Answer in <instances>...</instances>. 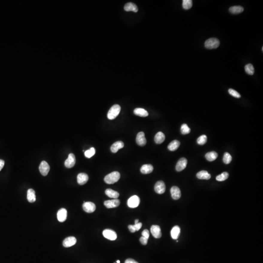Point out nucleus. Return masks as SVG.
<instances>
[{"instance_id":"1","label":"nucleus","mask_w":263,"mask_h":263,"mask_svg":"<svg viewBox=\"0 0 263 263\" xmlns=\"http://www.w3.org/2000/svg\"><path fill=\"white\" fill-rule=\"evenodd\" d=\"M121 177V174L118 171H113L105 177L104 180L106 183L112 184L118 182Z\"/></svg>"},{"instance_id":"2","label":"nucleus","mask_w":263,"mask_h":263,"mask_svg":"<svg viewBox=\"0 0 263 263\" xmlns=\"http://www.w3.org/2000/svg\"><path fill=\"white\" fill-rule=\"evenodd\" d=\"M121 107L119 105L115 104L113 105L107 114V118L110 120H113L118 117L121 112Z\"/></svg>"},{"instance_id":"3","label":"nucleus","mask_w":263,"mask_h":263,"mask_svg":"<svg viewBox=\"0 0 263 263\" xmlns=\"http://www.w3.org/2000/svg\"><path fill=\"white\" fill-rule=\"evenodd\" d=\"M220 41L216 38H209L205 42V47L209 49H216L219 46Z\"/></svg>"},{"instance_id":"4","label":"nucleus","mask_w":263,"mask_h":263,"mask_svg":"<svg viewBox=\"0 0 263 263\" xmlns=\"http://www.w3.org/2000/svg\"><path fill=\"white\" fill-rule=\"evenodd\" d=\"M140 204V199L137 195H134L130 198L127 201V205L131 208H135Z\"/></svg>"},{"instance_id":"5","label":"nucleus","mask_w":263,"mask_h":263,"mask_svg":"<svg viewBox=\"0 0 263 263\" xmlns=\"http://www.w3.org/2000/svg\"><path fill=\"white\" fill-rule=\"evenodd\" d=\"M103 235L108 239L114 241L117 239V234L115 231L110 229H105L103 232Z\"/></svg>"},{"instance_id":"6","label":"nucleus","mask_w":263,"mask_h":263,"mask_svg":"<svg viewBox=\"0 0 263 263\" xmlns=\"http://www.w3.org/2000/svg\"><path fill=\"white\" fill-rule=\"evenodd\" d=\"M83 209L87 213H92L96 210V205L91 202H84L83 205Z\"/></svg>"},{"instance_id":"7","label":"nucleus","mask_w":263,"mask_h":263,"mask_svg":"<svg viewBox=\"0 0 263 263\" xmlns=\"http://www.w3.org/2000/svg\"><path fill=\"white\" fill-rule=\"evenodd\" d=\"M39 170L42 175L46 176L50 171V166L46 161H42L39 165Z\"/></svg>"},{"instance_id":"8","label":"nucleus","mask_w":263,"mask_h":263,"mask_svg":"<svg viewBox=\"0 0 263 263\" xmlns=\"http://www.w3.org/2000/svg\"><path fill=\"white\" fill-rule=\"evenodd\" d=\"M166 190V186L162 181H159L156 183L155 186V191L157 194H163Z\"/></svg>"},{"instance_id":"9","label":"nucleus","mask_w":263,"mask_h":263,"mask_svg":"<svg viewBox=\"0 0 263 263\" xmlns=\"http://www.w3.org/2000/svg\"><path fill=\"white\" fill-rule=\"evenodd\" d=\"M187 160L184 157L181 158L177 163L175 167L176 170L177 171H181L186 168L187 165Z\"/></svg>"},{"instance_id":"10","label":"nucleus","mask_w":263,"mask_h":263,"mask_svg":"<svg viewBox=\"0 0 263 263\" xmlns=\"http://www.w3.org/2000/svg\"><path fill=\"white\" fill-rule=\"evenodd\" d=\"M76 163V157L73 153H70L68 156V158L66 160L64 165L66 167L68 168H71L73 167Z\"/></svg>"},{"instance_id":"11","label":"nucleus","mask_w":263,"mask_h":263,"mask_svg":"<svg viewBox=\"0 0 263 263\" xmlns=\"http://www.w3.org/2000/svg\"><path fill=\"white\" fill-rule=\"evenodd\" d=\"M120 201L119 199H115L105 201L104 202L105 206L108 209L114 208L118 207L120 205Z\"/></svg>"},{"instance_id":"12","label":"nucleus","mask_w":263,"mask_h":263,"mask_svg":"<svg viewBox=\"0 0 263 263\" xmlns=\"http://www.w3.org/2000/svg\"><path fill=\"white\" fill-rule=\"evenodd\" d=\"M136 143L140 146H144L146 144V139L145 137V134L143 132L139 133L136 138Z\"/></svg>"},{"instance_id":"13","label":"nucleus","mask_w":263,"mask_h":263,"mask_svg":"<svg viewBox=\"0 0 263 263\" xmlns=\"http://www.w3.org/2000/svg\"><path fill=\"white\" fill-rule=\"evenodd\" d=\"M67 210L64 208L59 209L57 213V218L58 221L60 222H63L67 218Z\"/></svg>"},{"instance_id":"14","label":"nucleus","mask_w":263,"mask_h":263,"mask_svg":"<svg viewBox=\"0 0 263 263\" xmlns=\"http://www.w3.org/2000/svg\"><path fill=\"white\" fill-rule=\"evenodd\" d=\"M77 243V239L75 237L70 236L67 237L63 241V246L64 247H69L73 246Z\"/></svg>"},{"instance_id":"15","label":"nucleus","mask_w":263,"mask_h":263,"mask_svg":"<svg viewBox=\"0 0 263 263\" xmlns=\"http://www.w3.org/2000/svg\"><path fill=\"white\" fill-rule=\"evenodd\" d=\"M171 197L174 200H178L181 196L180 190L177 186H173L171 188Z\"/></svg>"},{"instance_id":"16","label":"nucleus","mask_w":263,"mask_h":263,"mask_svg":"<svg viewBox=\"0 0 263 263\" xmlns=\"http://www.w3.org/2000/svg\"><path fill=\"white\" fill-rule=\"evenodd\" d=\"M150 232L153 237L156 238H160L162 236L161 229L159 226L153 225L150 228Z\"/></svg>"},{"instance_id":"17","label":"nucleus","mask_w":263,"mask_h":263,"mask_svg":"<svg viewBox=\"0 0 263 263\" xmlns=\"http://www.w3.org/2000/svg\"><path fill=\"white\" fill-rule=\"evenodd\" d=\"M89 180L88 175L85 173H80L77 177V181L79 184L83 185L87 182Z\"/></svg>"},{"instance_id":"18","label":"nucleus","mask_w":263,"mask_h":263,"mask_svg":"<svg viewBox=\"0 0 263 263\" xmlns=\"http://www.w3.org/2000/svg\"><path fill=\"white\" fill-rule=\"evenodd\" d=\"M124 146V143L121 141L115 142L111 147V150L113 153H115L118 152V150L123 148Z\"/></svg>"},{"instance_id":"19","label":"nucleus","mask_w":263,"mask_h":263,"mask_svg":"<svg viewBox=\"0 0 263 263\" xmlns=\"http://www.w3.org/2000/svg\"><path fill=\"white\" fill-rule=\"evenodd\" d=\"M196 177L199 180H208L211 178V175L206 171H201L196 174Z\"/></svg>"},{"instance_id":"20","label":"nucleus","mask_w":263,"mask_h":263,"mask_svg":"<svg viewBox=\"0 0 263 263\" xmlns=\"http://www.w3.org/2000/svg\"><path fill=\"white\" fill-rule=\"evenodd\" d=\"M180 233V228L178 226H174L171 232V238L173 239H177Z\"/></svg>"},{"instance_id":"21","label":"nucleus","mask_w":263,"mask_h":263,"mask_svg":"<svg viewBox=\"0 0 263 263\" xmlns=\"http://www.w3.org/2000/svg\"><path fill=\"white\" fill-rule=\"evenodd\" d=\"M153 168L150 164L143 165L140 169V171L143 174H149L153 171Z\"/></svg>"},{"instance_id":"22","label":"nucleus","mask_w":263,"mask_h":263,"mask_svg":"<svg viewBox=\"0 0 263 263\" xmlns=\"http://www.w3.org/2000/svg\"><path fill=\"white\" fill-rule=\"evenodd\" d=\"M124 9L126 11H133L137 12L138 11V7L135 4L133 3H128L125 5Z\"/></svg>"},{"instance_id":"23","label":"nucleus","mask_w":263,"mask_h":263,"mask_svg":"<svg viewBox=\"0 0 263 263\" xmlns=\"http://www.w3.org/2000/svg\"><path fill=\"white\" fill-rule=\"evenodd\" d=\"M27 199L30 203H33L36 200L35 191L33 189L30 188L28 191L27 194Z\"/></svg>"},{"instance_id":"24","label":"nucleus","mask_w":263,"mask_h":263,"mask_svg":"<svg viewBox=\"0 0 263 263\" xmlns=\"http://www.w3.org/2000/svg\"><path fill=\"white\" fill-rule=\"evenodd\" d=\"M134 113L136 115L142 117H146L149 115L148 112L146 110L140 108L135 109Z\"/></svg>"},{"instance_id":"25","label":"nucleus","mask_w":263,"mask_h":263,"mask_svg":"<svg viewBox=\"0 0 263 263\" xmlns=\"http://www.w3.org/2000/svg\"><path fill=\"white\" fill-rule=\"evenodd\" d=\"M165 136L161 132H159L155 136V142L156 144H161L165 140Z\"/></svg>"},{"instance_id":"26","label":"nucleus","mask_w":263,"mask_h":263,"mask_svg":"<svg viewBox=\"0 0 263 263\" xmlns=\"http://www.w3.org/2000/svg\"><path fill=\"white\" fill-rule=\"evenodd\" d=\"M180 145V143L178 140H173V142H171L169 144V145L168 146V148L171 151H174V150H177L179 148Z\"/></svg>"},{"instance_id":"27","label":"nucleus","mask_w":263,"mask_h":263,"mask_svg":"<svg viewBox=\"0 0 263 263\" xmlns=\"http://www.w3.org/2000/svg\"><path fill=\"white\" fill-rule=\"evenodd\" d=\"M105 194L109 197L115 198V199L118 198L119 197V195L118 192L115 191H114V190H112V189H110V188L106 189V191H105Z\"/></svg>"},{"instance_id":"28","label":"nucleus","mask_w":263,"mask_h":263,"mask_svg":"<svg viewBox=\"0 0 263 263\" xmlns=\"http://www.w3.org/2000/svg\"><path fill=\"white\" fill-rule=\"evenodd\" d=\"M218 157V154L217 153L214 151L212 152H209L208 153H206L205 155V157L206 159L208 161H214L215 160L217 159Z\"/></svg>"},{"instance_id":"29","label":"nucleus","mask_w":263,"mask_h":263,"mask_svg":"<svg viewBox=\"0 0 263 263\" xmlns=\"http://www.w3.org/2000/svg\"><path fill=\"white\" fill-rule=\"evenodd\" d=\"M244 9L241 6H233L229 8V11L233 14H237L243 12Z\"/></svg>"},{"instance_id":"30","label":"nucleus","mask_w":263,"mask_h":263,"mask_svg":"<svg viewBox=\"0 0 263 263\" xmlns=\"http://www.w3.org/2000/svg\"><path fill=\"white\" fill-rule=\"evenodd\" d=\"M245 71L247 74L253 75L254 73V68L253 66L250 63L247 64L245 66Z\"/></svg>"},{"instance_id":"31","label":"nucleus","mask_w":263,"mask_h":263,"mask_svg":"<svg viewBox=\"0 0 263 263\" xmlns=\"http://www.w3.org/2000/svg\"><path fill=\"white\" fill-rule=\"evenodd\" d=\"M192 6V1L191 0H183L182 3V7L185 10H188L191 8Z\"/></svg>"},{"instance_id":"32","label":"nucleus","mask_w":263,"mask_h":263,"mask_svg":"<svg viewBox=\"0 0 263 263\" xmlns=\"http://www.w3.org/2000/svg\"><path fill=\"white\" fill-rule=\"evenodd\" d=\"M229 177V174L227 172H224L220 175L217 176L216 177V180L218 181H223L228 179Z\"/></svg>"},{"instance_id":"33","label":"nucleus","mask_w":263,"mask_h":263,"mask_svg":"<svg viewBox=\"0 0 263 263\" xmlns=\"http://www.w3.org/2000/svg\"><path fill=\"white\" fill-rule=\"evenodd\" d=\"M191 132V129L186 124H183L181 127V133L182 135H187Z\"/></svg>"},{"instance_id":"34","label":"nucleus","mask_w":263,"mask_h":263,"mask_svg":"<svg viewBox=\"0 0 263 263\" xmlns=\"http://www.w3.org/2000/svg\"><path fill=\"white\" fill-rule=\"evenodd\" d=\"M95 153H96V150H95V148L92 147L90 149L88 150L85 151V153H84V155H85V157L89 159V158H91L93 156H94Z\"/></svg>"},{"instance_id":"35","label":"nucleus","mask_w":263,"mask_h":263,"mask_svg":"<svg viewBox=\"0 0 263 263\" xmlns=\"http://www.w3.org/2000/svg\"><path fill=\"white\" fill-rule=\"evenodd\" d=\"M207 142V137L206 135H203L199 136L197 139V142L198 144L200 145H204Z\"/></svg>"},{"instance_id":"36","label":"nucleus","mask_w":263,"mask_h":263,"mask_svg":"<svg viewBox=\"0 0 263 263\" xmlns=\"http://www.w3.org/2000/svg\"><path fill=\"white\" fill-rule=\"evenodd\" d=\"M223 160L224 163L226 164L230 163L232 160V156L229 153L226 152V153H224Z\"/></svg>"},{"instance_id":"37","label":"nucleus","mask_w":263,"mask_h":263,"mask_svg":"<svg viewBox=\"0 0 263 263\" xmlns=\"http://www.w3.org/2000/svg\"><path fill=\"white\" fill-rule=\"evenodd\" d=\"M229 93L230 95L235 97L236 98H241V95H240L239 93L237 92L236 91L234 90V89H229Z\"/></svg>"},{"instance_id":"38","label":"nucleus","mask_w":263,"mask_h":263,"mask_svg":"<svg viewBox=\"0 0 263 263\" xmlns=\"http://www.w3.org/2000/svg\"><path fill=\"white\" fill-rule=\"evenodd\" d=\"M142 235L143 237H145V238H147V239H148L149 238L150 236L149 230L148 229H144L143 231L142 232Z\"/></svg>"},{"instance_id":"39","label":"nucleus","mask_w":263,"mask_h":263,"mask_svg":"<svg viewBox=\"0 0 263 263\" xmlns=\"http://www.w3.org/2000/svg\"><path fill=\"white\" fill-rule=\"evenodd\" d=\"M148 239L142 236L140 238V242L143 245H146L147 244V243H148Z\"/></svg>"},{"instance_id":"40","label":"nucleus","mask_w":263,"mask_h":263,"mask_svg":"<svg viewBox=\"0 0 263 263\" xmlns=\"http://www.w3.org/2000/svg\"><path fill=\"white\" fill-rule=\"evenodd\" d=\"M142 223L139 222L137 224H135L134 226L136 231H139L142 228Z\"/></svg>"},{"instance_id":"41","label":"nucleus","mask_w":263,"mask_h":263,"mask_svg":"<svg viewBox=\"0 0 263 263\" xmlns=\"http://www.w3.org/2000/svg\"><path fill=\"white\" fill-rule=\"evenodd\" d=\"M128 228L129 229L130 231L131 232H132V233H134V232H136V230L135 229L134 225H129Z\"/></svg>"},{"instance_id":"42","label":"nucleus","mask_w":263,"mask_h":263,"mask_svg":"<svg viewBox=\"0 0 263 263\" xmlns=\"http://www.w3.org/2000/svg\"><path fill=\"white\" fill-rule=\"evenodd\" d=\"M125 263H139L136 262V261L134 260L133 259H128L125 261Z\"/></svg>"},{"instance_id":"43","label":"nucleus","mask_w":263,"mask_h":263,"mask_svg":"<svg viewBox=\"0 0 263 263\" xmlns=\"http://www.w3.org/2000/svg\"><path fill=\"white\" fill-rule=\"evenodd\" d=\"M4 161L2 159H0V171L2 170L3 167L4 166Z\"/></svg>"},{"instance_id":"44","label":"nucleus","mask_w":263,"mask_h":263,"mask_svg":"<svg viewBox=\"0 0 263 263\" xmlns=\"http://www.w3.org/2000/svg\"><path fill=\"white\" fill-rule=\"evenodd\" d=\"M139 223V220H138V219H136V220H135V224H137V223Z\"/></svg>"},{"instance_id":"45","label":"nucleus","mask_w":263,"mask_h":263,"mask_svg":"<svg viewBox=\"0 0 263 263\" xmlns=\"http://www.w3.org/2000/svg\"><path fill=\"white\" fill-rule=\"evenodd\" d=\"M116 262H117V263H121V261L119 260H117Z\"/></svg>"},{"instance_id":"46","label":"nucleus","mask_w":263,"mask_h":263,"mask_svg":"<svg viewBox=\"0 0 263 263\" xmlns=\"http://www.w3.org/2000/svg\"><path fill=\"white\" fill-rule=\"evenodd\" d=\"M262 51H263V47H262Z\"/></svg>"}]
</instances>
